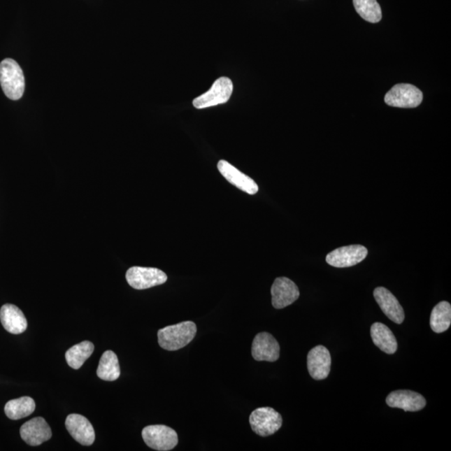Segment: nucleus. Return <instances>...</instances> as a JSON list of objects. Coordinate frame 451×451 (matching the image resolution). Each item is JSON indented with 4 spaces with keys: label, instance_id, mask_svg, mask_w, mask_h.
Returning a JSON list of instances; mask_svg holds the SVG:
<instances>
[{
    "label": "nucleus",
    "instance_id": "nucleus-1",
    "mask_svg": "<svg viewBox=\"0 0 451 451\" xmlns=\"http://www.w3.org/2000/svg\"><path fill=\"white\" fill-rule=\"evenodd\" d=\"M196 331V325L192 321L166 326L158 331L159 345L169 351L179 350L193 341Z\"/></svg>",
    "mask_w": 451,
    "mask_h": 451
},
{
    "label": "nucleus",
    "instance_id": "nucleus-2",
    "mask_svg": "<svg viewBox=\"0 0 451 451\" xmlns=\"http://www.w3.org/2000/svg\"><path fill=\"white\" fill-rule=\"evenodd\" d=\"M0 85L6 96L12 101L23 96L25 80L22 69L13 59H3L0 63Z\"/></svg>",
    "mask_w": 451,
    "mask_h": 451
},
{
    "label": "nucleus",
    "instance_id": "nucleus-3",
    "mask_svg": "<svg viewBox=\"0 0 451 451\" xmlns=\"http://www.w3.org/2000/svg\"><path fill=\"white\" fill-rule=\"evenodd\" d=\"M251 428L257 435L267 437L273 435L282 427L280 414L270 407L257 408L249 417Z\"/></svg>",
    "mask_w": 451,
    "mask_h": 451
},
{
    "label": "nucleus",
    "instance_id": "nucleus-4",
    "mask_svg": "<svg viewBox=\"0 0 451 451\" xmlns=\"http://www.w3.org/2000/svg\"><path fill=\"white\" fill-rule=\"evenodd\" d=\"M143 440L150 448L159 451L173 450L178 444L177 432L166 425H149L143 429Z\"/></svg>",
    "mask_w": 451,
    "mask_h": 451
},
{
    "label": "nucleus",
    "instance_id": "nucleus-5",
    "mask_svg": "<svg viewBox=\"0 0 451 451\" xmlns=\"http://www.w3.org/2000/svg\"><path fill=\"white\" fill-rule=\"evenodd\" d=\"M234 92V84L227 77H221L213 85V87L201 96L193 101V106L196 109L208 108L217 105L224 104L229 101Z\"/></svg>",
    "mask_w": 451,
    "mask_h": 451
},
{
    "label": "nucleus",
    "instance_id": "nucleus-6",
    "mask_svg": "<svg viewBox=\"0 0 451 451\" xmlns=\"http://www.w3.org/2000/svg\"><path fill=\"white\" fill-rule=\"evenodd\" d=\"M423 101V93L410 84H398L385 94V101L389 106L399 108H415Z\"/></svg>",
    "mask_w": 451,
    "mask_h": 451
},
{
    "label": "nucleus",
    "instance_id": "nucleus-7",
    "mask_svg": "<svg viewBox=\"0 0 451 451\" xmlns=\"http://www.w3.org/2000/svg\"><path fill=\"white\" fill-rule=\"evenodd\" d=\"M126 278L129 285L137 290L162 285L167 281L166 274L155 268L132 267L128 269Z\"/></svg>",
    "mask_w": 451,
    "mask_h": 451
},
{
    "label": "nucleus",
    "instance_id": "nucleus-8",
    "mask_svg": "<svg viewBox=\"0 0 451 451\" xmlns=\"http://www.w3.org/2000/svg\"><path fill=\"white\" fill-rule=\"evenodd\" d=\"M367 248L362 245H350L335 249L326 257V262L334 268H350L366 259Z\"/></svg>",
    "mask_w": 451,
    "mask_h": 451
},
{
    "label": "nucleus",
    "instance_id": "nucleus-9",
    "mask_svg": "<svg viewBox=\"0 0 451 451\" xmlns=\"http://www.w3.org/2000/svg\"><path fill=\"white\" fill-rule=\"evenodd\" d=\"M272 304L275 308L282 309L293 304L299 298V289L289 278L282 277L275 279L272 287Z\"/></svg>",
    "mask_w": 451,
    "mask_h": 451
},
{
    "label": "nucleus",
    "instance_id": "nucleus-10",
    "mask_svg": "<svg viewBox=\"0 0 451 451\" xmlns=\"http://www.w3.org/2000/svg\"><path fill=\"white\" fill-rule=\"evenodd\" d=\"M252 355L257 361L275 362L280 357V346L272 334L259 333L253 339Z\"/></svg>",
    "mask_w": 451,
    "mask_h": 451
},
{
    "label": "nucleus",
    "instance_id": "nucleus-11",
    "mask_svg": "<svg viewBox=\"0 0 451 451\" xmlns=\"http://www.w3.org/2000/svg\"><path fill=\"white\" fill-rule=\"evenodd\" d=\"M331 355L327 348L319 345L309 351L307 358V365L309 375L313 380H323L330 373Z\"/></svg>",
    "mask_w": 451,
    "mask_h": 451
},
{
    "label": "nucleus",
    "instance_id": "nucleus-12",
    "mask_svg": "<svg viewBox=\"0 0 451 451\" xmlns=\"http://www.w3.org/2000/svg\"><path fill=\"white\" fill-rule=\"evenodd\" d=\"M20 436L25 443L37 446L49 441L52 437V431L44 418L36 417L21 427Z\"/></svg>",
    "mask_w": 451,
    "mask_h": 451
},
{
    "label": "nucleus",
    "instance_id": "nucleus-13",
    "mask_svg": "<svg viewBox=\"0 0 451 451\" xmlns=\"http://www.w3.org/2000/svg\"><path fill=\"white\" fill-rule=\"evenodd\" d=\"M66 427L70 435L80 445H92L96 439V433L92 424L83 415L78 414L68 415Z\"/></svg>",
    "mask_w": 451,
    "mask_h": 451
},
{
    "label": "nucleus",
    "instance_id": "nucleus-14",
    "mask_svg": "<svg viewBox=\"0 0 451 451\" xmlns=\"http://www.w3.org/2000/svg\"><path fill=\"white\" fill-rule=\"evenodd\" d=\"M386 403L391 408H397L406 412L423 410L427 406L423 395L411 390H396L386 398Z\"/></svg>",
    "mask_w": 451,
    "mask_h": 451
},
{
    "label": "nucleus",
    "instance_id": "nucleus-15",
    "mask_svg": "<svg viewBox=\"0 0 451 451\" xmlns=\"http://www.w3.org/2000/svg\"><path fill=\"white\" fill-rule=\"evenodd\" d=\"M373 297L379 304L381 310L391 321L401 324L405 320V312L394 295L383 287H377L373 291Z\"/></svg>",
    "mask_w": 451,
    "mask_h": 451
},
{
    "label": "nucleus",
    "instance_id": "nucleus-16",
    "mask_svg": "<svg viewBox=\"0 0 451 451\" xmlns=\"http://www.w3.org/2000/svg\"><path fill=\"white\" fill-rule=\"evenodd\" d=\"M217 169L221 174L231 184L234 185L240 190L248 193L250 195H255L259 192V186L251 178L247 175L241 173L235 166L231 165L229 162L222 160L218 162Z\"/></svg>",
    "mask_w": 451,
    "mask_h": 451
},
{
    "label": "nucleus",
    "instance_id": "nucleus-17",
    "mask_svg": "<svg viewBox=\"0 0 451 451\" xmlns=\"http://www.w3.org/2000/svg\"><path fill=\"white\" fill-rule=\"evenodd\" d=\"M0 320L4 329L12 334H22L28 327L24 313L14 304L3 305L0 309Z\"/></svg>",
    "mask_w": 451,
    "mask_h": 451
},
{
    "label": "nucleus",
    "instance_id": "nucleus-18",
    "mask_svg": "<svg viewBox=\"0 0 451 451\" xmlns=\"http://www.w3.org/2000/svg\"><path fill=\"white\" fill-rule=\"evenodd\" d=\"M372 341L379 349L388 355H394L398 349L396 338L392 331L384 324L375 323L371 326Z\"/></svg>",
    "mask_w": 451,
    "mask_h": 451
},
{
    "label": "nucleus",
    "instance_id": "nucleus-19",
    "mask_svg": "<svg viewBox=\"0 0 451 451\" xmlns=\"http://www.w3.org/2000/svg\"><path fill=\"white\" fill-rule=\"evenodd\" d=\"M97 376L106 381H115L119 379L120 368L117 355L113 351L107 350L102 355L97 368Z\"/></svg>",
    "mask_w": 451,
    "mask_h": 451
},
{
    "label": "nucleus",
    "instance_id": "nucleus-20",
    "mask_svg": "<svg viewBox=\"0 0 451 451\" xmlns=\"http://www.w3.org/2000/svg\"><path fill=\"white\" fill-rule=\"evenodd\" d=\"M36 410V402L32 398L24 396L7 402L4 412L8 419L18 420L27 417Z\"/></svg>",
    "mask_w": 451,
    "mask_h": 451
},
{
    "label": "nucleus",
    "instance_id": "nucleus-21",
    "mask_svg": "<svg viewBox=\"0 0 451 451\" xmlns=\"http://www.w3.org/2000/svg\"><path fill=\"white\" fill-rule=\"evenodd\" d=\"M451 324V306L446 301L438 303L433 308L431 315V328L434 332L441 334L448 330Z\"/></svg>",
    "mask_w": 451,
    "mask_h": 451
},
{
    "label": "nucleus",
    "instance_id": "nucleus-22",
    "mask_svg": "<svg viewBox=\"0 0 451 451\" xmlns=\"http://www.w3.org/2000/svg\"><path fill=\"white\" fill-rule=\"evenodd\" d=\"M94 346L92 342L83 341L67 350L66 362L72 368L79 369L93 354Z\"/></svg>",
    "mask_w": 451,
    "mask_h": 451
},
{
    "label": "nucleus",
    "instance_id": "nucleus-23",
    "mask_svg": "<svg viewBox=\"0 0 451 451\" xmlns=\"http://www.w3.org/2000/svg\"><path fill=\"white\" fill-rule=\"evenodd\" d=\"M358 14L368 22L378 23L382 19V11L377 0H354Z\"/></svg>",
    "mask_w": 451,
    "mask_h": 451
}]
</instances>
